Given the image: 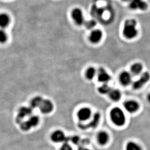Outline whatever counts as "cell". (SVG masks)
Wrapping results in <instances>:
<instances>
[{
	"label": "cell",
	"instance_id": "1",
	"mask_svg": "<svg viewBox=\"0 0 150 150\" xmlns=\"http://www.w3.org/2000/svg\"><path fill=\"white\" fill-rule=\"evenodd\" d=\"M137 21L134 19H129L125 21L123 34L126 38L131 39L136 37L137 34Z\"/></svg>",
	"mask_w": 150,
	"mask_h": 150
},
{
	"label": "cell",
	"instance_id": "2",
	"mask_svg": "<svg viewBox=\"0 0 150 150\" xmlns=\"http://www.w3.org/2000/svg\"><path fill=\"white\" fill-rule=\"evenodd\" d=\"M110 118L116 125L122 126L125 122V116L122 109L119 107L114 108L110 112Z\"/></svg>",
	"mask_w": 150,
	"mask_h": 150
},
{
	"label": "cell",
	"instance_id": "3",
	"mask_svg": "<svg viewBox=\"0 0 150 150\" xmlns=\"http://www.w3.org/2000/svg\"><path fill=\"white\" fill-rule=\"evenodd\" d=\"M150 75L149 73H143L140 78L137 81H135L133 84V87L134 89L137 90L142 88L146 82L150 79Z\"/></svg>",
	"mask_w": 150,
	"mask_h": 150
},
{
	"label": "cell",
	"instance_id": "4",
	"mask_svg": "<svg viewBox=\"0 0 150 150\" xmlns=\"http://www.w3.org/2000/svg\"><path fill=\"white\" fill-rule=\"evenodd\" d=\"M32 108L23 107L19 109L18 114L16 118L17 123H21L25 116H29L32 113Z\"/></svg>",
	"mask_w": 150,
	"mask_h": 150
},
{
	"label": "cell",
	"instance_id": "5",
	"mask_svg": "<svg viewBox=\"0 0 150 150\" xmlns=\"http://www.w3.org/2000/svg\"><path fill=\"white\" fill-rule=\"evenodd\" d=\"M129 7L133 10H145L147 9L148 4L143 0H131L129 2Z\"/></svg>",
	"mask_w": 150,
	"mask_h": 150
},
{
	"label": "cell",
	"instance_id": "6",
	"mask_svg": "<svg viewBox=\"0 0 150 150\" xmlns=\"http://www.w3.org/2000/svg\"><path fill=\"white\" fill-rule=\"evenodd\" d=\"M100 119V115L99 113H97L94 115L93 116V119L92 120H91V121L89 123L86 124H80L78 125L80 128L83 129H87L88 128H95L98 125Z\"/></svg>",
	"mask_w": 150,
	"mask_h": 150
},
{
	"label": "cell",
	"instance_id": "7",
	"mask_svg": "<svg viewBox=\"0 0 150 150\" xmlns=\"http://www.w3.org/2000/svg\"><path fill=\"white\" fill-rule=\"evenodd\" d=\"M51 139L52 141L55 143L60 142H67L68 137H66L64 133L60 130L55 131L51 135Z\"/></svg>",
	"mask_w": 150,
	"mask_h": 150
},
{
	"label": "cell",
	"instance_id": "8",
	"mask_svg": "<svg viewBox=\"0 0 150 150\" xmlns=\"http://www.w3.org/2000/svg\"><path fill=\"white\" fill-rule=\"evenodd\" d=\"M71 15L74 21L78 25H82L85 22L83 12L80 9L78 8L74 9L72 10Z\"/></svg>",
	"mask_w": 150,
	"mask_h": 150
},
{
	"label": "cell",
	"instance_id": "9",
	"mask_svg": "<svg viewBox=\"0 0 150 150\" xmlns=\"http://www.w3.org/2000/svg\"><path fill=\"white\" fill-rule=\"evenodd\" d=\"M53 104L49 99H44L39 107L40 110L42 113L48 114L53 110Z\"/></svg>",
	"mask_w": 150,
	"mask_h": 150
},
{
	"label": "cell",
	"instance_id": "10",
	"mask_svg": "<svg viewBox=\"0 0 150 150\" xmlns=\"http://www.w3.org/2000/svg\"><path fill=\"white\" fill-rule=\"evenodd\" d=\"M91 111L88 108H83L80 109L77 114L78 119L82 121H86L91 118Z\"/></svg>",
	"mask_w": 150,
	"mask_h": 150
},
{
	"label": "cell",
	"instance_id": "11",
	"mask_svg": "<svg viewBox=\"0 0 150 150\" xmlns=\"http://www.w3.org/2000/svg\"><path fill=\"white\" fill-rule=\"evenodd\" d=\"M124 107L129 113H134L139 109V105L135 101H128L125 102Z\"/></svg>",
	"mask_w": 150,
	"mask_h": 150
},
{
	"label": "cell",
	"instance_id": "12",
	"mask_svg": "<svg viewBox=\"0 0 150 150\" xmlns=\"http://www.w3.org/2000/svg\"><path fill=\"white\" fill-rule=\"evenodd\" d=\"M120 83L124 86L129 85L132 81L131 75L128 72L124 71L120 76Z\"/></svg>",
	"mask_w": 150,
	"mask_h": 150
},
{
	"label": "cell",
	"instance_id": "13",
	"mask_svg": "<svg viewBox=\"0 0 150 150\" xmlns=\"http://www.w3.org/2000/svg\"><path fill=\"white\" fill-rule=\"evenodd\" d=\"M103 33L102 31L99 29H95L92 31L89 36V40L91 42L96 44L99 42L102 39Z\"/></svg>",
	"mask_w": 150,
	"mask_h": 150
},
{
	"label": "cell",
	"instance_id": "14",
	"mask_svg": "<svg viewBox=\"0 0 150 150\" xmlns=\"http://www.w3.org/2000/svg\"><path fill=\"white\" fill-rule=\"evenodd\" d=\"M98 80L100 82L105 84L110 80V75L106 72L103 68H100L98 70Z\"/></svg>",
	"mask_w": 150,
	"mask_h": 150
},
{
	"label": "cell",
	"instance_id": "15",
	"mask_svg": "<svg viewBox=\"0 0 150 150\" xmlns=\"http://www.w3.org/2000/svg\"><path fill=\"white\" fill-rule=\"evenodd\" d=\"M108 139L109 136L106 132L102 131L98 134L97 136V140L100 144L102 145L106 144V143H108Z\"/></svg>",
	"mask_w": 150,
	"mask_h": 150
},
{
	"label": "cell",
	"instance_id": "16",
	"mask_svg": "<svg viewBox=\"0 0 150 150\" xmlns=\"http://www.w3.org/2000/svg\"><path fill=\"white\" fill-rule=\"evenodd\" d=\"M10 22V19L8 16L4 13L0 15V26L1 28H4L8 25Z\"/></svg>",
	"mask_w": 150,
	"mask_h": 150
},
{
	"label": "cell",
	"instance_id": "17",
	"mask_svg": "<svg viewBox=\"0 0 150 150\" xmlns=\"http://www.w3.org/2000/svg\"><path fill=\"white\" fill-rule=\"evenodd\" d=\"M143 69L142 65L139 63H136L132 65L131 68V72L133 75L136 76L140 74Z\"/></svg>",
	"mask_w": 150,
	"mask_h": 150
},
{
	"label": "cell",
	"instance_id": "18",
	"mask_svg": "<svg viewBox=\"0 0 150 150\" xmlns=\"http://www.w3.org/2000/svg\"><path fill=\"white\" fill-rule=\"evenodd\" d=\"M108 95L111 99L115 101H119L121 98L120 92L117 89H111Z\"/></svg>",
	"mask_w": 150,
	"mask_h": 150
},
{
	"label": "cell",
	"instance_id": "19",
	"mask_svg": "<svg viewBox=\"0 0 150 150\" xmlns=\"http://www.w3.org/2000/svg\"><path fill=\"white\" fill-rule=\"evenodd\" d=\"M43 100V99L40 96H36L35 98H34L31 101V106L30 107L32 108H39L41 103L42 102Z\"/></svg>",
	"mask_w": 150,
	"mask_h": 150
},
{
	"label": "cell",
	"instance_id": "20",
	"mask_svg": "<svg viewBox=\"0 0 150 150\" xmlns=\"http://www.w3.org/2000/svg\"><path fill=\"white\" fill-rule=\"evenodd\" d=\"M126 150H142L139 145L134 142H129L126 145Z\"/></svg>",
	"mask_w": 150,
	"mask_h": 150
},
{
	"label": "cell",
	"instance_id": "21",
	"mask_svg": "<svg viewBox=\"0 0 150 150\" xmlns=\"http://www.w3.org/2000/svg\"><path fill=\"white\" fill-rule=\"evenodd\" d=\"M111 89H112L108 84H105L102 86H100L98 90H99V92L102 94H108Z\"/></svg>",
	"mask_w": 150,
	"mask_h": 150
},
{
	"label": "cell",
	"instance_id": "22",
	"mask_svg": "<svg viewBox=\"0 0 150 150\" xmlns=\"http://www.w3.org/2000/svg\"><path fill=\"white\" fill-rule=\"evenodd\" d=\"M20 127L22 130L26 131L29 130L32 127V126L29 121L27 120L26 121L21 122V123H20Z\"/></svg>",
	"mask_w": 150,
	"mask_h": 150
},
{
	"label": "cell",
	"instance_id": "23",
	"mask_svg": "<svg viewBox=\"0 0 150 150\" xmlns=\"http://www.w3.org/2000/svg\"><path fill=\"white\" fill-rule=\"evenodd\" d=\"M96 74V70L93 67H90L86 70V77L88 79H92Z\"/></svg>",
	"mask_w": 150,
	"mask_h": 150
},
{
	"label": "cell",
	"instance_id": "24",
	"mask_svg": "<svg viewBox=\"0 0 150 150\" xmlns=\"http://www.w3.org/2000/svg\"><path fill=\"white\" fill-rule=\"evenodd\" d=\"M28 120L30 122L32 127L37 126L39 122V119L36 116H32Z\"/></svg>",
	"mask_w": 150,
	"mask_h": 150
},
{
	"label": "cell",
	"instance_id": "25",
	"mask_svg": "<svg viewBox=\"0 0 150 150\" xmlns=\"http://www.w3.org/2000/svg\"><path fill=\"white\" fill-rule=\"evenodd\" d=\"M7 40V35L4 31L1 30L0 31V41L1 43H5Z\"/></svg>",
	"mask_w": 150,
	"mask_h": 150
},
{
	"label": "cell",
	"instance_id": "26",
	"mask_svg": "<svg viewBox=\"0 0 150 150\" xmlns=\"http://www.w3.org/2000/svg\"><path fill=\"white\" fill-rule=\"evenodd\" d=\"M96 24V23L94 20H91L89 21H86V26L88 29H92L93 28Z\"/></svg>",
	"mask_w": 150,
	"mask_h": 150
},
{
	"label": "cell",
	"instance_id": "27",
	"mask_svg": "<svg viewBox=\"0 0 150 150\" xmlns=\"http://www.w3.org/2000/svg\"><path fill=\"white\" fill-rule=\"evenodd\" d=\"M60 150H72V147L67 142H64V144L61 146Z\"/></svg>",
	"mask_w": 150,
	"mask_h": 150
},
{
	"label": "cell",
	"instance_id": "28",
	"mask_svg": "<svg viewBox=\"0 0 150 150\" xmlns=\"http://www.w3.org/2000/svg\"><path fill=\"white\" fill-rule=\"evenodd\" d=\"M79 137L77 136H74L71 138V141L74 143H78L79 142Z\"/></svg>",
	"mask_w": 150,
	"mask_h": 150
},
{
	"label": "cell",
	"instance_id": "29",
	"mask_svg": "<svg viewBox=\"0 0 150 150\" xmlns=\"http://www.w3.org/2000/svg\"><path fill=\"white\" fill-rule=\"evenodd\" d=\"M78 150H88L87 148H86L83 147H80L79 148V149H78Z\"/></svg>",
	"mask_w": 150,
	"mask_h": 150
},
{
	"label": "cell",
	"instance_id": "30",
	"mask_svg": "<svg viewBox=\"0 0 150 150\" xmlns=\"http://www.w3.org/2000/svg\"><path fill=\"white\" fill-rule=\"evenodd\" d=\"M147 99L148 101H149V102H150V93H149V95H148Z\"/></svg>",
	"mask_w": 150,
	"mask_h": 150
},
{
	"label": "cell",
	"instance_id": "31",
	"mask_svg": "<svg viewBox=\"0 0 150 150\" xmlns=\"http://www.w3.org/2000/svg\"><path fill=\"white\" fill-rule=\"evenodd\" d=\"M122 1H126V2H127V1H128V2H130L131 0H122Z\"/></svg>",
	"mask_w": 150,
	"mask_h": 150
}]
</instances>
